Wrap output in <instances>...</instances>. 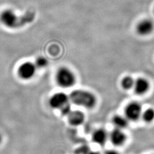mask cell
<instances>
[{
	"label": "cell",
	"mask_w": 154,
	"mask_h": 154,
	"mask_svg": "<svg viewBox=\"0 0 154 154\" xmlns=\"http://www.w3.org/2000/svg\"><path fill=\"white\" fill-rule=\"evenodd\" d=\"M35 18V13L27 11L24 14L18 16L11 9H5L0 13V23L5 28L17 29L22 28L33 22Z\"/></svg>",
	"instance_id": "cell-1"
},
{
	"label": "cell",
	"mask_w": 154,
	"mask_h": 154,
	"mask_svg": "<svg viewBox=\"0 0 154 154\" xmlns=\"http://www.w3.org/2000/svg\"><path fill=\"white\" fill-rule=\"evenodd\" d=\"M69 96L70 102L87 109H92L97 103L96 96L91 92L82 89L73 90Z\"/></svg>",
	"instance_id": "cell-2"
},
{
	"label": "cell",
	"mask_w": 154,
	"mask_h": 154,
	"mask_svg": "<svg viewBox=\"0 0 154 154\" xmlns=\"http://www.w3.org/2000/svg\"><path fill=\"white\" fill-rule=\"evenodd\" d=\"M55 80L58 85L62 88H70L76 82V77L70 69L62 67L56 73Z\"/></svg>",
	"instance_id": "cell-3"
},
{
	"label": "cell",
	"mask_w": 154,
	"mask_h": 154,
	"mask_svg": "<svg viewBox=\"0 0 154 154\" xmlns=\"http://www.w3.org/2000/svg\"><path fill=\"white\" fill-rule=\"evenodd\" d=\"M142 114V106L137 102H131L127 105L125 109V116L129 122L138 121Z\"/></svg>",
	"instance_id": "cell-4"
},
{
	"label": "cell",
	"mask_w": 154,
	"mask_h": 154,
	"mask_svg": "<svg viewBox=\"0 0 154 154\" xmlns=\"http://www.w3.org/2000/svg\"><path fill=\"white\" fill-rule=\"evenodd\" d=\"M37 67L35 63L27 61L22 63L17 70L18 75L24 81H29L35 76Z\"/></svg>",
	"instance_id": "cell-5"
},
{
	"label": "cell",
	"mask_w": 154,
	"mask_h": 154,
	"mask_svg": "<svg viewBox=\"0 0 154 154\" xmlns=\"http://www.w3.org/2000/svg\"><path fill=\"white\" fill-rule=\"evenodd\" d=\"M70 102L69 96L63 92H58L51 96L49 104L51 108L55 110H61L67 104Z\"/></svg>",
	"instance_id": "cell-6"
},
{
	"label": "cell",
	"mask_w": 154,
	"mask_h": 154,
	"mask_svg": "<svg viewBox=\"0 0 154 154\" xmlns=\"http://www.w3.org/2000/svg\"><path fill=\"white\" fill-rule=\"evenodd\" d=\"M109 138L112 144L116 147L123 146L127 140L126 135L123 132V130L117 128L110 132Z\"/></svg>",
	"instance_id": "cell-7"
},
{
	"label": "cell",
	"mask_w": 154,
	"mask_h": 154,
	"mask_svg": "<svg viewBox=\"0 0 154 154\" xmlns=\"http://www.w3.org/2000/svg\"><path fill=\"white\" fill-rule=\"evenodd\" d=\"M67 117L68 122L72 126H79L85 121V114L79 110H72Z\"/></svg>",
	"instance_id": "cell-8"
},
{
	"label": "cell",
	"mask_w": 154,
	"mask_h": 154,
	"mask_svg": "<svg viewBox=\"0 0 154 154\" xmlns=\"http://www.w3.org/2000/svg\"><path fill=\"white\" fill-rule=\"evenodd\" d=\"M154 23L151 20L146 19L141 21L137 26V32L140 35H147L154 30Z\"/></svg>",
	"instance_id": "cell-9"
},
{
	"label": "cell",
	"mask_w": 154,
	"mask_h": 154,
	"mask_svg": "<svg viewBox=\"0 0 154 154\" xmlns=\"http://www.w3.org/2000/svg\"><path fill=\"white\" fill-rule=\"evenodd\" d=\"M149 87L150 85L147 79L144 78H139L135 81L133 88L137 95H142L148 92Z\"/></svg>",
	"instance_id": "cell-10"
},
{
	"label": "cell",
	"mask_w": 154,
	"mask_h": 154,
	"mask_svg": "<svg viewBox=\"0 0 154 154\" xmlns=\"http://www.w3.org/2000/svg\"><path fill=\"white\" fill-rule=\"evenodd\" d=\"M108 133L103 128L96 130L92 135V140L94 143L99 146H104L109 139Z\"/></svg>",
	"instance_id": "cell-11"
},
{
	"label": "cell",
	"mask_w": 154,
	"mask_h": 154,
	"mask_svg": "<svg viewBox=\"0 0 154 154\" xmlns=\"http://www.w3.org/2000/svg\"><path fill=\"white\" fill-rule=\"evenodd\" d=\"M112 122L116 128L123 130L128 126L129 121L125 116L116 115L112 119Z\"/></svg>",
	"instance_id": "cell-12"
},
{
	"label": "cell",
	"mask_w": 154,
	"mask_h": 154,
	"mask_svg": "<svg viewBox=\"0 0 154 154\" xmlns=\"http://www.w3.org/2000/svg\"><path fill=\"white\" fill-rule=\"evenodd\" d=\"M134 83L135 81L132 77L126 76L122 79L121 85L123 90H129L134 88Z\"/></svg>",
	"instance_id": "cell-13"
},
{
	"label": "cell",
	"mask_w": 154,
	"mask_h": 154,
	"mask_svg": "<svg viewBox=\"0 0 154 154\" xmlns=\"http://www.w3.org/2000/svg\"><path fill=\"white\" fill-rule=\"evenodd\" d=\"M142 117L146 123H150L154 121V109L153 108H148L142 112Z\"/></svg>",
	"instance_id": "cell-14"
},
{
	"label": "cell",
	"mask_w": 154,
	"mask_h": 154,
	"mask_svg": "<svg viewBox=\"0 0 154 154\" xmlns=\"http://www.w3.org/2000/svg\"><path fill=\"white\" fill-rule=\"evenodd\" d=\"M34 63L37 68L43 69L48 65L49 61L44 57H39L35 60Z\"/></svg>",
	"instance_id": "cell-15"
},
{
	"label": "cell",
	"mask_w": 154,
	"mask_h": 154,
	"mask_svg": "<svg viewBox=\"0 0 154 154\" xmlns=\"http://www.w3.org/2000/svg\"><path fill=\"white\" fill-rule=\"evenodd\" d=\"M72 111L71 102H70L69 103L67 104L66 106H65L63 107H62L61 110H60L62 115L63 116H68L70 113V112Z\"/></svg>",
	"instance_id": "cell-16"
},
{
	"label": "cell",
	"mask_w": 154,
	"mask_h": 154,
	"mask_svg": "<svg viewBox=\"0 0 154 154\" xmlns=\"http://www.w3.org/2000/svg\"><path fill=\"white\" fill-rule=\"evenodd\" d=\"M90 148L88 146L86 145H83L81 147H78L75 150V154H86L88 151H90Z\"/></svg>",
	"instance_id": "cell-17"
},
{
	"label": "cell",
	"mask_w": 154,
	"mask_h": 154,
	"mask_svg": "<svg viewBox=\"0 0 154 154\" xmlns=\"http://www.w3.org/2000/svg\"><path fill=\"white\" fill-rule=\"evenodd\" d=\"M105 154H120L119 152H118L117 151L114 150V149H110L107 151Z\"/></svg>",
	"instance_id": "cell-18"
},
{
	"label": "cell",
	"mask_w": 154,
	"mask_h": 154,
	"mask_svg": "<svg viewBox=\"0 0 154 154\" xmlns=\"http://www.w3.org/2000/svg\"><path fill=\"white\" fill-rule=\"evenodd\" d=\"M86 154H100L99 152L98 151H90Z\"/></svg>",
	"instance_id": "cell-19"
},
{
	"label": "cell",
	"mask_w": 154,
	"mask_h": 154,
	"mask_svg": "<svg viewBox=\"0 0 154 154\" xmlns=\"http://www.w3.org/2000/svg\"><path fill=\"white\" fill-rule=\"evenodd\" d=\"M2 137L1 134H0V144H1V143H2Z\"/></svg>",
	"instance_id": "cell-20"
}]
</instances>
